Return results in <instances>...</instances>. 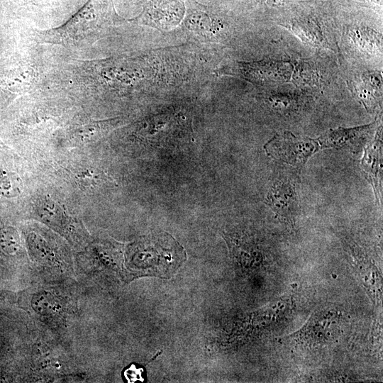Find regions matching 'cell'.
<instances>
[{"label":"cell","mask_w":383,"mask_h":383,"mask_svg":"<svg viewBox=\"0 0 383 383\" xmlns=\"http://www.w3.org/2000/svg\"><path fill=\"white\" fill-rule=\"evenodd\" d=\"M110 0H88L65 23L36 32L38 42L81 48L98 39L112 16Z\"/></svg>","instance_id":"6da1fadb"},{"label":"cell","mask_w":383,"mask_h":383,"mask_svg":"<svg viewBox=\"0 0 383 383\" xmlns=\"http://www.w3.org/2000/svg\"><path fill=\"white\" fill-rule=\"evenodd\" d=\"M264 149L273 159L299 170L321 148L318 139L297 137L284 132L275 135L264 145Z\"/></svg>","instance_id":"7a4b0ae2"},{"label":"cell","mask_w":383,"mask_h":383,"mask_svg":"<svg viewBox=\"0 0 383 383\" xmlns=\"http://www.w3.org/2000/svg\"><path fill=\"white\" fill-rule=\"evenodd\" d=\"M266 203L279 220L292 226L299 210L296 178L277 177L269 188Z\"/></svg>","instance_id":"3957f363"},{"label":"cell","mask_w":383,"mask_h":383,"mask_svg":"<svg viewBox=\"0 0 383 383\" xmlns=\"http://www.w3.org/2000/svg\"><path fill=\"white\" fill-rule=\"evenodd\" d=\"M37 72L31 65H17L4 73L0 89L9 97H16L30 91L37 82Z\"/></svg>","instance_id":"277c9868"},{"label":"cell","mask_w":383,"mask_h":383,"mask_svg":"<svg viewBox=\"0 0 383 383\" xmlns=\"http://www.w3.org/2000/svg\"><path fill=\"white\" fill-rule=\"evenodd\" d=\"M381 134L377 133L375 141L365 150L361 165L364 173L367 176L374 187L376 196L379 192V185L382 179V157H381Z\"/></svg>","instance_id":"5b68a950"},{"label":"cell","mask_w":383,"mask_h":383,"mask_svg":"<svg viewBox=\"0 0 383 383\" xmlns=\"http://www.w3.org/2000/svg\"><path fill=\"white\" fill-rule=\"evenodd\" d=\"M311 318L301 332L303 338L309 342L320 343L328 341L335 337V328H332V326L337 324L336 318L332 321L333 317L329 313Z\"/></svg>","instance_id":"8992f818"},{"label":"cell","mask_w":383,"mask_h":383,"mask_svg":"<svg viewBox=\"0 0 383 383\" xmlns=\"http://www.w3.org/2000/svg\"><path fill=\"white\" fill-rule=\"evenodd\" d=\"M303 40L313 45H324L326 40L320 28L310 23H296L290 28Z\"/></svg>","instance_id":"52a82bcc"},{"label":"cell","mask_w":383,"mask_h":383,"mask_svg":"<svg viewBox=\"0 0 383 383\" xmlns=\"http://www.w3.org/2000/svg\"><path fill=\"white\" fill-rule=\"evenodd\" d=\"M21 181L13 172L0 165V195L13 197L21 192Z\"/></svg>","instance_id":"ba28073f"},{"label":"cell","mask_w":383,"mask_h":383,"mask_svg":"<svg viewBox=\"0 0 383 383\" xmlns=\"http://www.w3.org/2000/svg\"><path fill=\"white\" fill-rule=\"evenodd\" d=\"M33 309L40 314H50L59 309V304L52 294L42 292L35 294L32 301Z\"/></svg>","instance_id":"9c48e42d"},{"label":"cell","mask_w":383,"mask_h":383,"mask_svg":"<svg viewBox=\"0 0 383 383\" xmlns=\"http://www.w3.org/2000/svg\"><path fill=\"white\" fill-rule=\"evenodd\" d=\"M45 205L41 206L40 215L43 220L46 221L49 225L54 226L59 230H64V225L66 222L62 221L63 213L61 210H58L55 204L50 201L44 202Z\"/></svg>","instance_id":"30bf717a"},{"label":"cell","mask_w":383,"mask_h":383,"mask_svg":"<svg viewBox=\"0 0 383 383\" xmlns=\"http://www.w3.org/2000/svg\"><path fill=\"white\" fill-rule=\"evenodd\" d=\"M144 369L136 364H131L123 371V378L128 382H143L145 379Z\"/></svg>","instance_id":"8fae6325"},{"label":"cell","mask_w":383,"mask_h":383,"mask_svg":"<svg viewBox=\"0 0 383 383\" xmlns=\"http://www.w3.org/2000/svg\"><path fill=\"white\" fill-rule=\"evenodd\" d=\"M15 234L9 228H0V245L8 251H13L16 245Z\"/></svg>","instance_id":"7c38bea8"},{"label":"cell","mask_w":383,"mask_h":383,"mask_svg":"<svg viewBox=\"0 0 383 383\" xmlns=\"http://www.w3.org/2000/svg\"><path fill=\"white\" fill-rule=\"evenodd\" d=\"M266 2L270 4L271 5H284L285 3L289 1L290 0H265Z\"/></svg>","instance_id":"4fadbf2b"}]
</instances>
